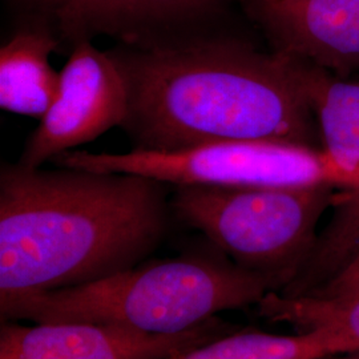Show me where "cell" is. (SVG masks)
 Returning <instances> with one entry per match:
<instances>
[{
  "mask_svg": "<svg viewBox=\"0 0 359 359\" xmlns=\"http://www.w3.org/2000/svg\"><path fill=\"white\" fill-rule=\"evenodd\" d=\"M339 189L172 187L175 218L200 231L238 268L265 277L277 293L306 266L318 243V225Z\"/></svg>",
  "mask_w": 359,
  "mask_h": 359,
  "instance_id": "277c9868",
  "label": "cell"
},
{
  "mask_svg": "<svg viewBox=\"0 0 359 359\" xmlns=\"http://www.w3.org/2000/svg\"><path fill=\"white\" fill-rule=\"evenodd\" d=\"M277 293L268 278L238 268L208 243L173 258H149L133 269L83 286L29 295L0 306L1 321L90 322L149 334L191 330L228 310Z\"/></svg>",
  "mask_w": 359,
  "mask_h": 359,
  "instance_id": "3957f363",
  "label": "cell"
},
{
  "mask_svg": "<svg viewBox=\"0 0 359 359\" xmlns=\"http://www.w3.org/2000/svg\"><path fill=\"white\" fill-rule=\"evenodd\" d=\"M304 295L344 299L359 295V250L317 287ZM298 297V295H297Z\"/></svg>",
  "mask_w": 359,
  "mask_h": 359,
  "instance_id": "5bb4252c",
  "label": "cell"
},
{
  "mask_svg": "<svg viewBox=\"0 0 359 359\" xmlns=\"http://www.w3.org/2000/svg\"><path fill=\"white\" fill-rule=\"evenodd\" d=\"M344 353L353 348L322 330L283 335L238 329L168 359H322Z\"/></svg>",
  "mask_w": 359,
  "mask_h": 359,
  "instance_id": "7c38bea8",
  "label": "cell"
},
{
  "mask_svg": "<svg viewBox=\"0 0 359 359\" xmlns=\"http://www.w3.org/2000/svg\"><path fill=\"white\" fill-rule=\"evenodd\" d=\"M23 26L43 28L69 55L99 36L151 46L213 34L228 0H11Z\"/></svg>",
  "mask_w": 359,
  "mask_h": 359,
  "instance_id": "8992f818",
  "label": "cell"
},
{
  "mask_svg": "<svg viewBox=\"0 0 359 359\" xmlns=\"http://www.w3.org/2000/svg\"><path fill=\"white\" fill-rule=\"evenodd\" d=\"M172 187L124 172L0 168V306L139 266L175 217Z\"/></svg>",
  "mask_w": 359,
  "mask_h": 359,
  "instance_id": "6da1fadb",
  "label": "cell"
},
{
  "mask_svg": "<svg viewBox=\"0 0 359 359\" xmlns=\"http://www.w3.org/2000/svg\"><path fill=\"white\" fill-rule=\"evenodd\" d=\"M243 7L273 51L339 77L359 69V0H255Z\"/></svg>",
  "mask_w": 359,
  "mask_h": 359,
  "instance_id": "9c48e42d",
  "label": "cell"
},
{
  "mask_svg": "<svg viewBox=\"0 0 359 359\" xmlns=\"http://www.w3.org/2000/svg\"><path fill=\"white\" fill-rule=\"evenodd\" d=\"M53 167L124 172L170 187L302 188L332 185L348 191L345 175L320 148L269 140L213 142L181 151L130 149L126 154L69 151L56 156Z\"/></svg>",
  "mask_w": 359,
  "mask_h": 359,
  "instance_id": "5b68a950",
  "label": "cell"
},
{
  "mask_svg": "<svg viewBox=\"0 0 359 359\" xmlns=\"http://www.w3.org/2000/svg\"><path fill=\"white\" fill-rule=\"evenodd\" d=\"M258 313L270 322L286 323L295 332L322 330L345 341L359 351V295L327 299L313 295H283L271 292L257 305Z\"/></svg>",
  "mask_w": 359,
  "mask_h": 359,
  "instance_id": "4fadbf2b",
  "label": "cell"
},
{
  "mask_svg": "<svg viewBox=\"0 0 359 359\" xmlns=\"http://www.w3.org/2000/svg\"><path fill=\"white\" fill-rule=\"evenodd\" d=\"M59 43L48 31L22 26L0 50V107L41 118L56 100L60 72L50 62Z\"/></svg>",
  "mask_w": 359,
  "mask_h": 359,
  "instance_id": "8fae6325",
  "label": "cell"
},
{
  "mask_svg": "<svg viewBox=\"0 0 359 359\" xmlns=\"http://www.w3.org/2000/svg\"><path fill=\"white\" fill-rule=\"evenodd\" d=\"M294 59L301 88L318 126L321 149L345 175L350 185L345 192H359V80L347 81Z\"/></svg>",
  "mask_w": 359,
  "mask_h": 359,
  "instance_id": "30bf717a",
  "label": "cell"
},
{
  "mask_svg": "<svg viewBox=\"0 0 359 359\" xmlns=\"http://www.w3.org/2000/svg\"><path fill=\"white\" fill-rule=\"evenodd\" d=\"M236 330L219 317L177 334L90 322L1 321L0 359H168Z\"/></svg>",
  "mask_w": 359,
  "mask_h": 359,
  "instance_id": "ba28073f",
  "label": "cell"
},
{
  "mask_svg": "<svg viewBox=\"0 0 359 359\" xmlns=\"http://www.w3.org/2000/svg\"><path fill=\"white\" fill-rule=\"evenodd\" d=\"M127 90L109 52L83 41L68 55L51 108L27 139L18 164L41 168L59 154L120 128L127 115Z\"/></svg>",
  "mask_w": 359,
  "mask_h": 359,
  "instance_id": "52a82bcc",
  "label": "cell"
},
{
  "mask_svg": "<svg viewBox=\"0 0 359 359\" xmlns=\"http://www.w3.org/2000/svg\"><path fill=\"white\" fill-rule=\"evenodd\" d=\"M322 359H359V351H353V353H344V354H335L326 358Z\"/></svg>",
  "mask_w": 359,
  "mask_h": 359,
  "instance_id": "9a60e30c",
  "label": "cell"
},
{
  "mask_svg": "<svg viewBox=\"0 0 359 359\" xmlns=\"http://www.w3.org/2000/svg\"><path fill=\"white\" fill-rule=\"evenodd\" d=\"M237 1H240V4L243 6V4H246V3H250V1H255V0H237Z\"/></svg>",
  "mask_w": 359,
  "mask_h": 359,
  "instance_id": "2e32d148",
  "label": "cell"
},
{
  "mask_svg": "<svg viewBox=\"0 0 359 359\" xmlns=\"http://www.w3.org/2000/svg\"><path fill=\"white\" fill-rule=\"evenodd\" d=\"M127 90L132 149L172 152L269 140L321 149L295 59L208 34L108 50Z\"/></svg>",
  "mask_w": 359,
  "mask_h": 359,
  "instance_id": "7a4b0ae2",
  "label": "cell"
}]
</instances>
